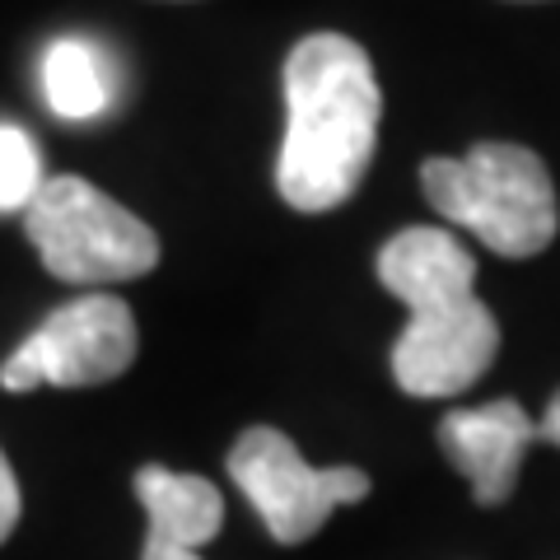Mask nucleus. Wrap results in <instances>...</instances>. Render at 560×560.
Segmentation results:
<instances>
[{"label":"nucleus","instance_id":"1","mask_svg":"<svg viewBox=\"0 0 560 560\" xmlns=\"http://www.w3.org/2000/svg\"><path fill=\"white\" fill-rule=\"evenodd\" d=\"M383 94L374 61L346 33H308L285 61V140L276 187L285 206L323 215L355 197L378 150Z\"/></svg>","mask_w":560,"mask_h":560},{"label":"nucleus","instance_id":"2","mask_svg":"<svg viewBox=\"0 0 560 560\" xmlns=\"http://www.w3.org/2000/svg\"><path fill=\"white\" fill-rule=\"evenodd\" d=\"M378 280L407 304L393 378L411 397H458L500 350V323L477 300V261L448 230L411 224L378 248Z\"/></svg>","mask_w":560,"mask_h":560},{"label":"nucleus","instance_id":"3","mask_svg":"<svg viewBox=\"0 0 560 560\" xmlns=\"http://www.w3.org/2000/svg\"><path fill=\"white\" fill-rule=\"evenodd\" d=\"M420 187L448 224L471 230L500 257H537L560 230L551 173L528 145L481 140L463 160H425Z\"/></svg>","mask_w":560,"mask_h":560},{"label":"nucleus","instance_id":"4","mask_svg":"<svg viewBox=\"0 0 560 560\" xmlns=\"http://www.w3.org/2000/svg\"><path fill=\"white\" fill-rule=\"evenodd\" d=\"M24 230L43 267L66 285H117L160 267V234L75 173L43 178L24 206Z\"/></svg>","mask_w":560,"mask_h":560},{"label":"nucleus","instance_id":"5","mask_svg":"<svg viewBox=\"0 0 560 560\" xmlns=\"http://www.w3.org/2000/svg\"><path fill=\"white\" fill-rule=\"evenodd\" d=\"M230 477L280 547H300L331 518V510L370 495V477L360 467H308L290 434L271 425L238 434L230 448Z\"/></svg>","mask_w":560,"mask_h":560},{"label":"nucleus","instance_id":"6","mask_svg":"<svg viewBox=\"0 0 560 560\" xmlns=\"http://www.w3.org/2000/svg\"><path fill=\"white\" fill-rule=\"evenodd\" d=\"M136 318L117 294H80L47 313V323L24 337V346L0 364V388L33 393L51 388H94L131 370L136 360Z\"/></svg>","mask_w":560,"mask_h":560},{"label":"nucleus","instance_id":"7","mask_svg":"<svg viewBox=\"0 0 560 560\" xmlns=\"http://www.w3.org/2000/svg\"><path fill=\"white\" fill-rule=\"evenodd\" d=\"M537 425L514 397H500L490 407H463L440 420V448L444 458L471 481L477 504H504L514 495L523 453L533 448Z\"/></svg>","mask_w":560,"mask_h":560},{"label":"nucleus","instance_id":"8","mask_svg":"<svg viewBox=\"0 0 560 560\" xmlns=\"http://www.w3.org/2000/svg\"><path fill=\"white\" fill-rule=\"evenodd\" d=\"M136 495L145 504L150 541L201 551L224 528V500L206 477H187V471H168L150 463L136 471Z\"/></svg>","mask_w":560,"mask_h":560},{"label":"nucleus","instance_id":"9","mask_svg":"<svg viewBox=\"0 0 560 560\" xmlns=\"http://www.w3.org/2000/svg\"><path fill=\"white\" fill-rule=\"evenodd\" d=\"M43 90L57 117L90 121L113 103V80L98 47L84 38H57L43 57Z\"/></svg>","mask_w":560,"mask_h":560},{"label":"nucleus","instance_id":"10","mask_svg":"<svg viewBox=\"0 0 560 560\" xmlns=\"http://www.w3.org/2000/svg\"><path fill=\"white\" fill-rule=\"evenodd\" d=\"M43 187V154L20 127H0V210H24Z\"/></svg>","mask_w":560,"mask_h":560},{"label":"nucleus","instance_id":"11","mask_svg":"<svg viewBox=\"0 0 560 560\" xmlns=\"http://www.w3.org/2000/svg\"><path fill=\"white\" fill-rule=\"evenodd\" d=\"M14 523H20V481L10 471V458L0 453V541L14 533Z\"/></svg>","mask_w":560,"mask_h":560},{"label":"nucleus","instance_id":"12","mask_svg":"<svg viewBox=\"0 0 560 560\" xmlns=\"http://www.w3.org/2000/svg\"><path fill=\"white\" fill-rule=\"evenodd\" d=\"M140 560H201V551L168 547V541H150V537H145V551H140Z\"/></svg>","mask_w":560,"mask_h":560},{"label":"nucleus","instance_id":"13","mask_svg":"<svg viewBox=\"0 0 560 560\" xmlns=\"http://www.w3.org/2000/svg\"><path fill=\"white\" fill-rule=\"evenodd\" d=\"M537 440H547V444H556L560 448V393L551 397V407H547V416L537 420Z\"/></svg>","mask_w":560,"mask_h":560}]
</instances>
